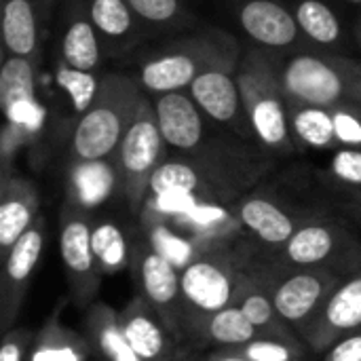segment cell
Listing matches in <instances>:
<instances>
[{"label": "cell", "instance_id": "cell-26", "mask_svg": "<svg viewBox=\"0 0 361 361\" xmlns=\"http://www.w3.org/2000/svg\"><path fill=\"white\" fill-rule=\"evenodd\" d=\"M296 23L309 44L319 51H334L345 49L347 32L343 27L341 17L322 0H296L292 4Z\"/></svg>", "mask_w": 361, "mask_h": 361}, {"label": "cell", "instance_id": "cell-32", "mask_svg": "<svg viewBox=\"0 0 361 361\" xmlns=\"http://www.w3.org/2000/svg\"><path fill=\"white\" fill-rule=\"evenodd\" d=\"M252 361H313V351L300 338H269L260 336L235 349Z\"/></svg>", "mask_w": 361, "mask_h": 361}, {"label": "cell", "instance_id": "cell-22", "mask_svg": "<svg viewBox=\"0 0 361 361\" xmlns=\"http://www.w3.org/2000/svg\"><path fill=\"white\" fill-rule=\"evenodd\" d=\"M85 4L108 57L131 53L148 36L127 0H85Z\"/></svg>", "mask_w": 361, "mask_h": 361}, {"label": "cell", "instance_id": "cell-35", "mask_svg": "<svg viewBox=\"0 0 361 361\" xmlns=\"http://www.w3.org/2000/svg\"><path fill=\"white\" fill-rule=\"evenodd\" d=\"M36 334L27 328H13L4 332L0 345V361H27Z\"/></svg>", "mask_w": 361, "mask_h": 361}, {"label": "cell", "instance_id": "cell-24", "mask_svg": "<svg viewBox=\"0 0 361 361\" xmlns=\"http://www.w3.org/2000/svg\"><path fill=\"white\" fill-rule=\"evenodd\" d=\"M254 338H260V332L237 305H231L199 319L192 326L190 345L212 349H239Z\"/></svg>", "mask_w": 361, "mask_h": 361}, {"label": "cell", "instance_id": "cell-25", "mask_svg": "<svg viewBox=\"0 0 361 361\" xmlns=\"http://www.w3.org/2000/svg\"><path fill=\"white\" fill-rule=\"evenodd\" d=\"M245 260H247V256H245ZM235 305L245 313V317L260 332V336L286 338V341L300 338L279 317V313L275 309V302H273L267 286L247 269V264H243V279H241V286H239Z\"/></svg>", "mask_w": 361, "mask_h": 361}, {"label": "cell", "instance_id": "cell-42", "mask_svg": "<svg viewBox=\"0 0 361 361\" xmlns=\"http://www.w3.org/2000/svg\"><path fill=\"white\" fill-rule=\"evenodd\" d=\"M351 2H361V0H351Z\"/></svg>", "mask_w": 361, "mask_h": 361}, {"label": "cell", "instance_id": "cell-2", "mask_svg": "<svg viewBox=\"0 0 361 361\" xmlns=\"http://www.w3.org/2000/svg\"><path fill=\"white\" fill-rule=\"evenodd\" d=\"M279 63L271 51L247 49L239 63V87L250 123L256 133V142L275 157H292L298 152L292 125L288 97L279 78Z\"/></svg>", "mask_w": 361, "mask_h": 361}, {"label": "cell", "instance_id": "cell-27", "mask_svg": "<svg viewBox=\"0 0 361 361\" xmlns=\"http://www.w3.org/2000/svg\"><path fill=\"white\" fill-rule=\"evenodd\" d=\"M294 144L300 150H338L334 118L330 108L302 106L288 102Z\"/></svg>", "mask_w": 361, "mask_h": 361}, {"label": "cell", "instance_id": "cell-43", "mask_svg": "<svg viewBox=\"0 0 361 361\" xmlns=\"http://www.w3.org/2000/svg\"><path fill=\"white\" fill-rule=\"evenodd\" d=\"M2 2H4V0H2Z\"/></svg>", "mask_w": 361, "mask_h": 361}, {"label": "cell", "instance_id": "cell-34", "mask_svg": "<svg viewBox=\"0 0 361 361\" xmlns=\"http://www.w3.org/2000/svg\"><path fill=\"white\" fill-rule=\"evenodd\" d=\"M330 110L338 148H361V104L349 102Z\"/></svg>", "mask_w": 361, "mask_h": 361}, {"label": "cell", "instance_id": "cell-21", "mask_svg": "<svg viewBox=\"0 0 361 361\" xmlns=\"http://www.w3.org/2000/svg\"><path fill=\"white\" fill-rule=\"evenodd\" d=\"M55 0H4L2 40L4 53L40 61L44 30Z\"/></svg>", "mask_w": 361, "mask_h": 361}, {"label": "cell", "instance_id": "cell-29", "mask_svg": "<svg viewBox=\"0 0 361 361\" xmlns=\"http://www.w3.org/2000/svg\"><path fill=\"white\" fill-rule=\"evenodd\" d=\"M70 184H68V199L76 201L78 205L87 207L95 201L104 199L108 190L118 186V171L114 157L99 159V161H72Z\"/></svg>", "mask_w": 361, "mask_h": 361}, {"label": "cell", "instance_id": "cell-18", "mask_svg": "<svg viewBox=\"0 0 361 361\" xmlns=\"http://www.w3.org/2000/svg\"><path fill=\"white\" fill-rule=\"evenodd\" d=\"M118 322L127 347L142 361H186V347L142 296L123 307Z\"/></svg>", "mask_w": 361, "mask_h": 361}, {"label": "cell", "instance_id": "cell-5", "mask_svg": "<svg viewBox=\"0 0 361 361\" xmlns=\"http://www.w3.org/2000/svg\"><path fill=\"white\" fill-rule=\"evenodd\" d=\"M267 262L279 269H324L347 277L361 269V239L347 222L319 214L300 224Z\"/></svg>", "mask_w": 361, "mask_h": 361}, {"label": "cell", "instance_id": "cell-23", "mask_svg": "<svg viewBox=\"0 0 361 361\" xmlns=\"http://www.w3.org/2000/svg\"><path fill=\"white\" fill-rule=\"evenodd\" d=\"M36 184L19 173L0 180V254L4 256L15 241L40 216Z\"/></svg>", "mask_w": 361, "mask_h": 361}, {"label": "cell", "instance_id": "cell-4", "mask_svg": "<svg viewBox=\"0 0 361 361\" xmlns=\"http://www.w3.org/2000/svg\"><path fill=\"white\" fill-rule=\"evenodd\" d=\"M279 78L288 102L336 108L355 99L361 87V59L334 51H298L279 63Z\"/></svg>", "mask_w": 361, "mask_h": 361}, {"label": "cell", "instance_id": "cell-39", "mask_svg": "<svg viewBox=\"0 0 361 361\" xmlns=\"http://www.w3.org/2000/svg\"><path fill=\"white\" fill-rule=\"evenodd\" d=\"M199 361H252L247 360L245 355H241L235 349H212L205 355H201Z\"/></svg>", "mask_w": 361, "mask_h": 361}, {"label": "cell", "instance_id": "cell-15", "mask_svg": "<svg viewBox=\"0 0 361 361\" xmlns=\"http://www.w3.org/2000/svg\"><path fill=\"white\" fill-rule=\"evenodd\" d=\"M47 241V222L42 216L15 241V245L2 256V281H0V330L15 328L21 305L25 300L32 275L36 273Z\"/></svg>", "mask_w": 361, "mask_h": 361}, {"label": "cell", "instance_id": "cell-37", "mask_svg": "<svg viewBox=\"0 0 361 361\" xmlns=\"http://www.w3.org/2000/svg\"><path fill=\"white\" fill-rule=\"evenodd\" d=\"M99 357L104 361H142L125 343L123 336H116L112 341H108L102 349H99Z\"/></svg>", "mask_w": 361, "mask_h": 361}, {"label": "cell", "instance_id": "cell-13", "mask_svg": "<svg viewBox=\"0 0 361 361\" xmlns=\"http://www.w3.org/2000/svg\"><path fill=\"white\" fill-rule=\"evenodd\" d=\"M93 218L87 207L66 197L59 214V254L74 305L87 307L102 286V271L93 254Z\"/></svg>", "mask_w": 361, "mask_h": 361}, {"label": "cell", "instance_id": "cell-9", "mask_svg": "<svg viewBox=\"0 0 361 361\" xmlns=\"http://www.w3.org/2000/svg\"><path fill=\"white\" fill-rule=\"evenodd\" d=\"M243 264L245 256L220 243L199 250L184 264L180 271V286L190 315L188 336L199 319L235 305L243 279Z\"/></svg>", "mask_w": 361, "mask_h": 361}, {"label": "cell", "instance_id": "cell-1", "mask_svg": "<svg viewBox=\"0 0 361 361\" xmlns=\"http://www.w3.org/2000/svg\"><path fill=\"white\" fill-rule=\"evenodd\" d=\"M275 167V154L237 135H214L190 152H169L148 195H186L197 203L233 205Z\"/></svg>", "mask_w": 361, "mask_h": 361}, {"label": "cell", "instance_id": "cell-41", "mask_svg": "<svg viewBox=\"0 0 361 361\" xmlns=\"http://www.w3.org/2000/svg\"><path fill=\"white\" fill-rule=\"evenodd\" d=\"M357 42H360V47H361V21H360V27H357Z\"/></svg>", "mask_w": 361, "mask_h": 361}, {"label": "cell", "instance_id": "cell-36", "mask_svg": "<svg viewBox=\"0 0 361 361\" xmlns=\"http://www.w3.org/2000/svg\"><path fill=\"white\" fill-rule=\"evenodd\" d=\"M319 361H361V332L349 334L322 353Z\"/></svg>", "mask_w": 361, "mask_h": 361}, {"label": "cell", "instance_id": "cell-28", "mask_svg": "<svg viewBox=\"0 0 361 361\" xmlns=\"http://www.w3.org/2000/svg\"><path fill=\"white\" fill-rule=\"evenodd\" d=\"M93 351L89 338L78 336L59 324L57 315L47 319V324L38 330L27 361H89Z\"/></svg>", "mask_w": 361, "mask_h": 361}, {"label": "cell", "instance_id": "cell-31", "mask_svg": "<svg viewBox=\"0 0 361 361\" xmlns=\"http://www.w3.org/2000/svg\"><path fill=\"white\" fill-rule=\"evenodd\" d=\"M148 34L176 30L190 21L186 0H127Z\"/></svg>", "mask_w": 361, "mask_h": 361}, {"label": "cell", "instance_id": "cell-30", "mask_svg": "<svg viewBox=\"0 0 361 361\" xmlns=\"http://www.w3.org/2000/svg\"><path fill=\"white\" fill-rule=\"evenodd\" d=\"M91 241L102 275H114L131 264V243L116 222L108 218H93Z\"/></svg>", "mask_w": 361, "mask_h": 361}, {"label": "cell", "instance_id": "cell-10", "mask_svg": "<svg viewBox=\"0 0 361 361\" xmlns=\"http://www.w3.org/2000/svg\"><path fill=\"white\" fill-rule=\"evenodd\" d=\"M245 264L267 286L279 317L298 336L311 326L332 290L343 279L324 269H279L269 262L254 267L250 258Z\"/></svg>", "mask_w": 361, "mask_h": 361}, {"label": "cell", "instance_id": "cell-14", "mask_svg": "<svg viewBox=\"0 0 361 361\" xmlns=\"http://www.w3.org/2000/svg\"><path fill=\"white\" fill-rule=\"evenodd\" d=\"M233 207L239 228H243L252 239L271 252L283 247L300 228V224L319 216L317 212L296 209L279 197L256 188L233 203Z\"/></svg>", "mask_w": 361, "mask_h": 361}, {"label": "cell", "instance_id": "cell-6", "mask_svg": "<svg viewBox=\"0 0 361 361\" xmlns=\"http://www.w3.org/2000/svg\"><path fill=\"white\" fill-rule=\"evenodd\" d=\"M233 44L237 38L216 27L178 38L142 61L137 82L150 95L188 91L195 78Z\"/></svg>", "mask_w": 361, "mask_h": 361}, {"label": "cell", "instance_id": "cell-11", "mask_svg": "<svg viewBox=\"0 0 361 361\" xmlns=\"http://www.w3.org/2000/svg\"><path fill=\"white\" fill-rule=\"evenodd\" d=\"M131 269L142 296L167 324L173 336L190 347V315L182 296L180 271L150 241L140 239L131 245Z\"/></svg>", "mask_w": 361, "mask_h": 361}, {"label": "cell", "instance_id": "cell-20", "mask_svg": "<svg viewBox=\"0 0 361 361\" xmlns=\"http://www.w3.org/2000/svg\"><path fill=\"white\" fill-rule=\"evenodd\" d=\"M106 49L87 13L85 0H70L59 34L57 66L82 76L102 78L99 68L106 61Z\"/></svg>", "mask_w": 361, "mask_h": 361}, {"label": "cell", "instance_id": "cell-3", "mask_svg": "<svg viewBox=\"0 0 361 361\" xmlns=\"http://www.w3.org/2000/svg\"><path fill=\"white\" fill-rule=\"evenodd\" d=\"M144 93L140 82L125 74H106L102 76L99 89L80 114L72 142L70 159L72 161H99L112 159L131 118L137 112Z\"/></svg>", "mask_w": 361, "mask_h": 361}, {"label": "cell", "instance_id": "cell-7", "mask_svg": "<svg viewBox=\"0 0 361 361\" xmlns=\"http://www.w3.org/2000/svg\"><path fill=\"white\" fill-rule=\"evenodd\" d=\"M36 68L38 61L21 55L4 53L0 70V106L4 114L2 144H0V180L13 176L15 152L34 140L44 123V110L36 97Z\"/></svg>", "mask_w": 361, "mask_h": 361}, {"label": "cell", "instance_id": "cell-19", "mask_svg": "<svg viewBox=\"0 0 361 361\" xmlns=\"http://www.w3.org/2000/svg\"><path fill=\"white\" fill-rule=\"evenodd\" d=\"M150 99L169 152H190L214 137L209 135L212 118L199 108L188 91L161 93Z\"/></svg>", "mask_w": 361, "mask_h": 361}, {"label": "cell", "instance_id": "cell-33", "mask_svg": "<svg viewBox=\"0 0 361 361\" xmlns=\"http://www.w3.org/2000/svg\"><path fill=\"white\" fill-rule=\"evenodd\" d=\"M322 178L330 184V188L343 195L361 192V148L334 150Z\"/></svg>", "mask_w": 361, "mask_h": 361}, {"label": "cell", "instance_id": "cell-12", "mask_svg": "<svg viewBox=\"0 0 361 361\" xmlns=\"http://www.w3.org/2000/svg\"><path fill=\"white\" fill-rule=\"evenodd\" d=\"M239 63H241V49L237 42L195 78L188 93L199 104V108L212 118V123L228 129L233 135L241 140L256 142V133L250 123L239 78H237Z\"/></svg>", "mask_w": 361, "mask_h": 361}, {"label": "cell", "instance_id": "cell-40", "mask_svg": "<svg viewBox=\"0 0 361 361\" xmlns=\"http://www.w3.org/2000/svg\"><path fill=\"white\" fill-rule=\"evenodd\" d=\"M355 104H361V87L357 89V93H355V99H353Z\"/></svg>", "mask_w": 361, "mask_h": 361}, {"label": "cell", "instance_id": "cell-17", "mask_svg": "<svg viewBox=\"0 0 361 361\" xmlns=\"http://www.w3.org/2000/svg\"><path fill=\"white\" fill-rule=\"evenodd\" d=\"M361 332V269L343 277L300 341L322 355L341 338Z\"/></svg>", "mask_w": 361, "mask_h": 361}, {"label": "cell", "instance_id": "cell-38", "mask_svg": "<svg viewBox=\"0 0 361 361\" xmlns=\"http://www.w3.org/2000/svg\"><path fill=\"white\" fill-rule=\"evenodd\" d=\"M341 209H343L353 222L361 224V192L343 195V199H341Z\"/></svg>", "mask_w": 361, "mask_h": 361}, {"label": "cell", "instance_id": "cell-16", "mask_svg": "<svg viewBox=\"0 0 361 361\" xmlns=\"http://www.w3.org/2000/svg\"><path fill=\"white\" fill-rule=\"evenodd\" d=\"M235 15L258 49L288 55L313 49L298 27L292 6L279 0H241Z\"/></svg>", "mask_w": 361, "mask_h": 361}, {"label": "cell", "instance_id": "cell-8", "mask_svg": "<svg viewBox=\"0 0 361 361\" xmlns=\"http://www.w3.org/2000/svg\"><path fill=\"white\" fill-rule=\"evenodd\" d=\"M169 154L161 135L157 112L150 97H142L135 116L131 118L116 152L114 163L118 171V190L133 214H140L150 190L152 176Z\"/></svg>", "mask_w": 361, "mask_h": 361}]
</instances>
